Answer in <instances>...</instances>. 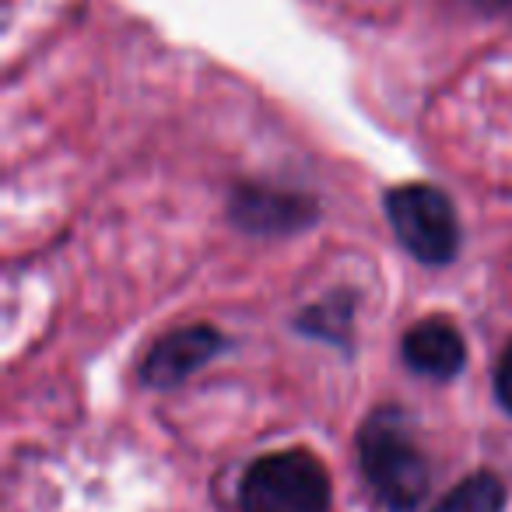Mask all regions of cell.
<instances>
[{
  "mask_svg": "<svg viewBox=\"0 0 512 512\" xmlns=\"http://www.w3.org/2000/svg\"><path fill=\"white\" fill-rule=\"evenodd\" d=\"M358 460L372 495L390 512H411L428 495V463L407 428L404 411L379 407L358 432Z\"/></svg>",
  "mask_w": 512,
  "mask_h": 512,
  "instance_id": "obj_1",
  "label": "cell"
},
{
  "mask_svg": "<svg viewBox=\"0 0 512 512\" xmlns=\"http://www.w3.org/2000/svg\"><path fill=\"white\" fill-rule=\"evenodd\" d=\"M239 502L242 512H327L330 477L309 449H281L246 470Z\"/></svg>",
  "mask_w": 512,
  "mask_h": 512,
  "instance_id": "obj_2",
  "label": "cell"
},
{
  "mask_svg": "<svg viewBox=\"0 0 512 512\" xmlns=\"http://www.w3.org/2000/svg\"><path fill=\"white\" fill-rule=\"evenodd\" d=\"M386 214L400 246L421 264H449L460 246L453 200L428 183H407L386 193Z\"/></svg>",
  "mask_w": 512,
  "mask_h": 512,
  "instance_id": "obj_3",
  "label": "cell"
},
{
  "mask_svg": "<svg viewBox=\"0 0 512 512\" xmlns=\"http://www.w3.org/2000/svg\"><path fill=\"white\" fill-rule=\"evenodd\" d=\"M221 348H225V337L214 327H207V323L179 327L151 344V351L141 362V379L148 386H155V390L179 386L193 372L204 369L214 355H221Z\"/></svg>",
  "mask_w": 512,
  "mask_h": 512,
  "instance_id": "obj_4",
  "label": "cell"
},
{
  "mask_svg": "<svg viewBox=\"0 0 512 512\" xmlns=\"http://www.w3.org/2000/svg\"><path fill=\"white\" fill-rule=\"evenodd\" d=\"M316 218L313 197L288 193L278 186H256L246 183L232 193V221L246 232L256 235H278V232H299Z\"/></svg>",
  "mask_w": 512,
  "mask_h": 512,
  "instance_id": "obj_5",
  "label": "cell"
},
{
  "mask_svg": "<svg viewBox=\"0 0 512 512\" xmlns=\"http://www.w3.org/2000/svg\"><path fill=\"white\" fill-rule=\"evenodd\" d=\"M400 351H404V362L428 379H453L467 362V344H463L460 330L442 316L421 320L418 327L407 330Z\"/></svg>",
  "mask_w": 512,
  "mask_h": 512,
  "instance_id": "obj_6",
  "label": "cell"
},
{
  "mask_svg": "<svg viewBox=\"0 0 512 512\" xmlns=\"http://www.w3.org/2000/svg\"><path fill=\"white\" fill-rule=\"evenodd\" d=\"M351 320H355V295L337 292L330 299L309 306L299 316V330L313 337H323L327 344H348L351 337Z\"/></svg>",
  "mask_w": 512,
  "mask_h": 512,
  "instance_id": "obj_7",
  "label": "cell"
},
{
  "mask_svg": "<svg viewBox=\"0 0 512 512\" xmlns=\"http://www.w3.org/2000/svg\"><path fill=\"white\" fill-rule=\"evenodd\" d=\"M505 502V488L495 474H470L460 481L432 512H498Z\"/></svg>",
  "mask_w": 512,
  "mask_h": 512,
  "instance_id": "obj_8",
  "label": "cell"
},
{
  "mask_svg": "<svg viewBox=\"0 0 512 512\" xmlns=\"http://www.w3.org/2000/svg\"><path fill=\"white\" fill-rule=\"evenodd\" d=\"M495 397H498V404H502L505 411L512 414V344L502 351V358H498V369H495Z\"/></svg>",
  "mask_w": 512,
  "mask_h": 512,
  "instance_id": "obj_9",
  "label": "cell"
}]
</instances>
